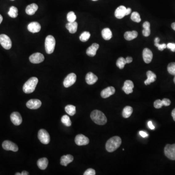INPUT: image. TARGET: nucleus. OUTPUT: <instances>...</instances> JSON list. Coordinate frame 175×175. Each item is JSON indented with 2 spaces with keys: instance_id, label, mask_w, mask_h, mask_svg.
Wrapping results in <instances>:
<instances>
[{
  "instance_id": "obj_1",
  "label": "nucleus",
  "mask_w": 175,
  "mask_h": 175,
  "mask_svg": "<svg viewBox=\"0 0 175 175\" xmlns=\"http://www.w3.org/2000/svg\"><path fill=\"white\" fill-rule=\"evenodd\" d=\"M122 144L121 138L118 136H114L109 139L106 144V150L108 152H112L120 147Z\"/></svg>"
},
{
  "instance_id": "obj_2",
  "label": "nucleus",
  "mask_w": 175,
  "mask_h": 175,
  "mask_svg": "<svg viewBox=\"0 0 175 175\" xmlns=\"http://www.w3.org/2000/svg\"><path fill=\"white\" fill-rule=\"evenodd\" d=\"M92 120L96 124L104 125L107 122V118L102 112L98 110H95L91 114Z\"/></svg>"
},
{
  "instance_id": "obj_3",
  "label": "nucleus",
  "mask_w": 175,
  "mask_h": 175,
  "mask_svg": "<svg viewBox=\"0 0 175 175\" xmlns=\"http://www.w3.org/2000/svg\"><path fill=\"white\" fill-rule=\"evenodd\" d=\"M38 81V79L36 77H31L28 80L22 88V90L24 93L28 94L33 92L36 89Z\"/></svg>"
},
{
  "instance_id": "obj_4",
  "label": "nucleus",
  "mask_w": 175,
  "mask_h": 175,
  "mask_svg": "<svg viewBox=\"0 0 175 175\" xmlns=\"http://www.w3.org/2000/svg\"><path fill=\"white\" fill-rule=\"evenodd\" d=\"M55 45V40L54 37L49 35L46 37L45 41V47L46 53L51 54L54 51Z\"/></svg>"
},
{
  "instance_id": "obj_5",
  "label": "nucleus",
  "mask_w": 175,
  "mask_h": 175,
  "mask_svg": "<svg viewBox=\"0 0 175 175\" xmlns=\"http://www.w3.org/2000/svg\"><path fill=\"white\" fill-rule=\"evenodd\" d=\"M38 138L43 144H48L50 142V137L48 132L46 130L41 129L38 132Z\"/></svg>"
},
{
  "instance_id": "obj_6",
  "label": "nucleus",
  "mask_w": 175,
  "mask_h": 175,
  "mask_svg": "<svg viewBox=\"0 0 175 175\" xmlns=\"http://www.w3.org/2000/svg\"><path fill=\"white\" fill-rule=\"evenodd\" d=\"M165 155L171 160H175V144H167L165 148Z\"/></svg>"
},
{
  "instance_id": "obj_7",
  "label": "nucleus",
  "mask_w": 175,
  "mask_h": 175,
  "mask_svg": "<svg viewBox=\"0 0 175 175\" xmlns=\"http://www.w3.org/2000/svg\"><path fill=\"white\" fill-rule=\"evenodd\" d=\"M0 44L5 49H10L12 47L11 40L8 36L5 34L0 35Z\"/></svg>"
},
{
  "instance_id": "obj_8",
  "label": "nucleus",
  "mask_w": 175,
  "mask_h": 175,
  "mask_svg": "<svg viewBox=\"0 0 175 175\" xmlns=\"http://www.w3.org/2000/svg\"><path fill=\"white\" fill-rule=\"evenodd\" d=\"M76 80V75L74 73L69 74L63 81L64 86L65 88L70 87L75 84Z\"/></svg>"
},
{
  "instance_id": "obj_9",
  "label": "nucleus",
  "mask_w": 175,
  "mask_h": 175,
  "mask_svg": "<svg viewBox=\"0 0 175 175\" xmlns=\"http://www.w3.org/2000/svg\"><path fill=\"white\" fill-rule=\"evenodd\" d=\"M2 148L7 151H14L17 152L18 151V148L16 144L15 143L11 142L10 140H5L2 144Z\"/></svg>"
},
{
  "instance_id": "obj_10",
  "label": "nucleus",
  "mask_w": 175,
  "mask_h": 175,
  "mask_svg": "<svg viewBox=\"0 0 175 175\" xmlns=\"http://www.w3.org/2000/svg\"><path fill=\"white\" fill-rule=\"evenodd\" d=\"M44 60V57L40 53H34L30 55L29 60L31 63L34 64L40 63Z\"/></svg>"
},
{
  "instance_id": "obj_11",
  "label": "nucleus",
  "mask_w": 175,
  "mask_h": 175,
  "mask_svg": "<svg viewBox=\"0 0 175 175\" xmlns=\"http://www.w3.org/2000/svg\"><path fill=\"white\" fill-rule=\"evenodd\" d=\"M89 138L83 134H79L75 138V143L79 146L87 145L89 144Z\"/></svg>"
},
{
  "instance_id": "obj_12",
  "label": "nucleus",
  "mask_w": 175,
  "mask_h": 175,
  "mask_svg": "<svg viewBox=\"0 0 175 175\" xmlns=\"http://www.w3.org/2000/svg\"><path fill=\"white\" fill-rule=\"evenodd\" d=\"M41 106L42 102L39 99H30L26 103L27 107L31 109H38Z\"/></svg>"
},
{
  "instance_id": "obj_13",
  "label": "nucleus",
  "mask_w": 175,
  "mask_h": 175,
  "mask_svg": "<svg viewBox=\"0 0 175 175\" xmlns=\"http://www.w3.org/2000/svg\"><path fill=\"white\" fill-rule=\"evenodd\" d=\"M10 119L12 123L15 126H19L22 121L21 114L18 112H14L11 114Z\"/></svg>"
},
{
  "instance_id": "obj_14",
  "label": "nucleus",
  "mask_w": 175,
  "mask_h": 175,
  "mask_svg": "<svg viewBox=\"0 0 175 175\" xmlns=\"http://www.w3.org/2000/svg\"><path fill=\"white\" fill-rule=\"evenodd\" d=\"M143 59L146 63H149L153 59V53L149 49L144 48L143 52Z\"/></svg>"
},
{
  "instance_id": "obj_15",
  "label": "nucleus",
  "mask_w": 175,
  "mask_h": 175,
  "mask_svg": "<svg viewBox=\"0 0 175 175\" xmlns=\"http://www.w3.org/2000/svg\"><path fill=\"white\" fill-rule=\"evenodd\" d=\"M133 88L134 84L132 81L129 80H127L124 82L122 90L126 94L128 95L133 92Z\"/></svg>"
},
{
  "instance_id": "obj_16",
  "label": "nucleus",
  "mask_w": 175,
  "mask_h": 175,
  "mask_svg": "<svg viewBox=\"0 0 175 175\" xmlns=\"http://www.w3.org/2000/svg\"><path fill=\"white\" fill-rule=\"evenodd\" d=\"M115 89L113 87H108L102 91L101 96L103 98H107L112 95H114Z\"/></svg>"
},
{
  "instance_id": "obj_17",
  "label": "nucleus",
  "mask_w": 175,
  "mask_h": 175,
  "mask_svg": "<svg viewBox=\"0 0 175 175\" xmlns=\"http://www.w3.org/2000/svg\"><path fill=\"white\" fill-rule=\"evenodd\" d=\"M127 8L124 6H119L115 11V16L118 19L123 18L126 16Z\"/></svg>"
},
{
  "instance_id": "obj_18",
  "label": "nucleus",
  "mask_w": 175,
  "mask_h": 175,
  "mask_svg": "<svg viewBox=\"0 0 175 175\" xmlns=\"http://www.w3.org/2000/svg\"><path fill=\"white\" fill-rule=\"evenodd\" d=\"M27 29L30 32L35 33L39 32L40 31L41 26L38 22H32L28 24Z\"/></svg>"
},
{
  "instance_id": "obj_19",
  "label": "nucleus",
  "mask_w": 175,
  "mask_h": 175,
  "mask_svg": "<svg viewBox=\"0 0 175 175\" xmlns=\"http://www.w3.org/2000/svg\"><path fill=\"white\" fill-rule=\"evenodd\" d=\"M99 47V45L98 44L96 43L92 44V45L87 50V55L90 57H94L96 54L97 51L98 50Z\"/></svg>"
},
{
  "instance_id": "obj_20",
  "label": "nucleus",
  "mask_w": 175,
  "mask_h": 175,
  "mask_svg": "<svg viewBox=\"0 0 175 175\" xmlns=\"http://www.w3.org/2000/svg\"><path fill=\"white\" fill-rule=\"evenodd\" d=\"M85 79L88 84L93 85L98 80V77L92 72H89L87 74Z\"/></svg>"
},
{
  "instance_id": "obj_21",
  "label": "nucleus",
  "mask_w": 175,
  "mask_h": 175,
  "mask_svg": "<svg viewBox=\"0 0 175 175\" xmlns=\"http://www.w3.org/2000/svg\"><path fill=\"white\" fill-rule=\"evenodd\" d=\"M146 75H147V77L148 79L144 81V84L146 85H150L151 83L155 82L157 78L156 75L153 73V71H148L146 73Z\"/></svg>"
},
{
  "instance_id": "obj_22",
  "label": "nucleus",
  "mask_w": 175,
  "mask_h": 175,
  "mask_svg": "<svg viewBox=\"0 0 175 175\" xmlns=\"http://www.w3.org/2000/svg\"><path fill=\"white\" fill-rule=\"evenodd\" d=\"M74 161V157L71 155H66L62 156L60 159V164L63 166H67L68 164Z\"/></svg>"
},
{
  "instance_id": "obj_23",
  "label": "nucleus",
  "mask_w": 175,
  "mask_h": 175,
  "mask_svg": "<svg viewBox=\"0 0 175 175\" xmlns=\"http://www.w3.org/2000/svg\"><path fill=\"white\" fill-rule=\"evenodd\" d=\"M77 27L78 24L76 22H69L66 25V27L71 34H74L76 32L77 30Z\"/></svg>"
},
{
  "instance_id": "obj_24",
  "label": "nucleus",
  "mask_w": 175,
  "mask_h": 175,
  "mask_svg": "<svg viewBox=\"0 0 175 175\" xmlns=\"http://www.w3.org/2000/svg\"><path fill=\"white\" fill-rule=\"evenodd\" d=\"M38 9V6L36 4H32L28 5L26 8V13L29 15H33L36 13Z\"/></svg>"
},
{
  "instance_id": "obj_25",
  "label": "nucleus",
  "mask_w": 175,
  "mask_h": 175,
  "mask_svg": "<svg viewBox=\"0 0 175 175\" xmlns=\"http://www.w3.org/2000/svg\"><path fill=\"white\" fill-rule=\"evenodd\" d=\"M37 165L40 169L45 170L47 167L48 160L46 158H41L37 161Z\"/></svg>"
},
{
  "instance_id": "obj_26",
  "label": "nucleus",
  "mask_w": 175,
  "mask_h": 175,
  "mask_svg": "<svg viewBox=\"0 0 175 175\" xmlns=\"http://www.w3.org/2000/svg\"><path fill=\"white\" fill-rule=\"evenodd\" d=\"M138 32L136 31H127L124 34V38L126 40H131L136 38Z\"/></svg>"
},
{
  "instance_id": "obj_27",
  "label": "nucleus",
  "mask_w": 175,
  "mask_h": 175,
  "mask_svg": "<svg viewBox=\"0 0 175 175\" xmlns=\"http://www.w3.org/2000/svg\"><path fill=\"white\" fill-rule=\"evenodd\" d=\"M102 36L105 40H108L112 39V34L109 28H106L102 31Z\"/></svg>"
},
{
  "instance_id": "obj_28",
  "label": "nucleus",
  "mask_w": 175,
  "mask_h": 175,
  "mask_svg": "<svg viewBox=\"0 0 175 175\" xmlns=\"http://www.w3.org/2000/svg\"><path fill=\"white\" fill-rule=\"evenodd\" d=\"M144 29L143 30V34L144 37H149L150 33H151V31H150V24L149 22H144L143 25Z\"/></svg>"
},
{
  "instance_id": "obj_29",
  "label": "nucleus",
  "mask_w": 175,
  "mask_h": 175,
  "mask_svg": "<svg viewBox=\"0 0 175 175\" xmlns=\"http://www.w3.org/2000/svg\"><path fill=\"white\" fill-rule=\"evenodd\" d=\"M133 112L132 108L130 106H126L124 108L122 112V115L124 118H128L131 116Z\"/></svg>"
},
{
  "instance_id": "obj_30",
  "label": "nucleus",
  "mask_w": 175,
  "mask_h": 175,
  "mask_svg": "<svg viewBox=\"0 0 175 175\" xmlns=\"http://www.w3.org/2000/svg\"><path fill=\"white\" fill-rule=\"evenodd\" d=\"M65 109L66 112L70 116H73L76 113V108L73 105H67L66 106Z\"/></svg>"
},
{
  "instance_id": "obj_31",
  "label": "nucleus",
  "mask_w": 175,
  "mask_h": 175,
  "mask_svg": "<svg viewBox=\"0 0 175 175\" xmlns=\"http://www.w3.org/2000/svg\"><path fill=\"white\" fill-rule=\"evenodd\" d=\"M8 15L12 18H16L18 15V9L16 7L12 6L9 9L8 12Z\"/></svg>"
},
{
  "instance_id": "obj_32",
  "label": "nucleus",
  "mask_w": 175,
  "mask_h": 175,
  "mask_svg": "<svg viewBox=\"0 0 175 175\" xmlns=\"http://www.w3.org/2000/svg\"><path fill=\"white\" fill-rule=\"evenodd\" d=\"M127 64L126 59L123 57H120L118 59L116 62V65L120 69H123L124 68V66Z\"/></svg>"
},
{
  "instance_id": "obj_33",
  "label": "nucleus",
  "mask_w": 175,
  "mask_h": 175,
  "mask_svg": "<svg viewBox=\"0 0 175 175\" xmlns=\"http://www.w3.org/2000/svg\"><path fill=\"white\" fill-rule=\"evenodd\" d=\"M61 122L66 127H70L71 122L69 116L67 115H64L61 118Z\"/></svg>"
},
{
  "instance_id": "obj_34",
  "label": "nucleus",
  "mask_w": 175,
  "mask_h": 175,
  "mask_svg": "<svg viewBox=\"0 0 175 175\" xmlns=\"http://www.w3.org/2000/svg\"><path fill=\"white\" fill-rule=\"evenodd\" d=\"M91 34L89 32H84L83 33L81 34V35L80 36V40L82 42H86L88 40L90 39Z\"/></svg>"
},
{
  "instance_id": "obj_35",
  "label": "nucleus",
  "mask_w": 175,
  "mask_h": 175,
  "mask_svg": "<svg viewBox=\"0 0 175 175\" xmlns=\"http://www.w3.org/2000/svg\"><path fill=\"white\" fill-rule=\"evenodd\" d=\"M131 19L132 21L136 22H140L141 21L140 15L137 12H133L131 14Z\"/></svg>"
},
{
  "instance_id": "obj_36",
  "label": "nucleus",
  "mask_w": 175,
  "mask_h": 175,
  "mask_svg": "<svg viewBox=\"0 0 175 175\" xmlns=\"http://www.w3.org/2000/svg\"><path fill=\"white\" fill-rule=\"evenodd\" d=\"M167 71L168 73L172 75H175V63L171 62L167 66Z\"/></svg>"
},
{
  "instance_id": "obj_37",
  "label": "nucleus",
  "mask_w": 175,
  "mask_h": 175,
  "mask_svg": "<svg viewBox=\"0 0 175 175\" xmlns=\"http://www.w3.org/2000/svg\"><path fill=\"white\" fill-rule=\"evenodd\" d=\"M67 20L69 22H74L76 20V16L73 11H71L67 14Z\"/></svg>"
},
{
  "instance_id": "obj_38",
  "label": "nucleus",
  "mask_w": 175,
  "mask_h": 175,
  "mask_svg": "<svg viewBox=\"0 0 175 175\" xmlns=\"http://www.w3.org/2000/svg\"><path fill=\"white\" fill-rule=\"evenodd\" d=\"M164 106L163 102L162 100H161L160 99L156 100L154 103V106L156 108H160Z\"/></svg>"
},
{
  "instance_id": "obj_39",
  "label": "nucleus",
  "mask_w": 175,
  "mask_h": 175,
  "mask_svg": "<svg viewBox=\"0 0 175 175\" xmlns=\"http://www.w3.org/2000/svg\"><path fill=\"white\" fill-rule=\"evenodd\" d=\"M155 46L157 47L160 51H163L165 49L167 48V45L165 43L159 44V43H155Z\"/></svg>"
},
{
  "instance_id": "obj_40",
  "label": "nucleus",
  "mask_w": 175,
  "mask_h": 175,
  "mask_svg": "<svg viewBox=\"0 0 175 175\" xmlns=\"http://www.w3.org/2000/svg\"><path fill=\"white\" fill-rule=\"evenodd\" d=\"M84 175H96V171L95 170L93 169L92 168H89L85 172H84Z\"/></svg>"
},
{
  "instance_id": "obj_41",
  "label": "nucleus",
  "mask_w": 175,
  "mask_h": 175,
  "mask_svg": "<svg viewBox=\"0 0 175 175\" xmlns=\"http://www.w3.org/2000/svg\"><path fill=\"white\" fill-rule=\"evenodd\" d=\"M167 48L169 49L172 52H175V43H169L167 44Z\"/></svg>"
},
{
  "instance_id": "obj_42",
  "label": "nucleus",
  "mask_w": 175,
  "mask_h": 175,
  "mask_svg": "<svg viewBox=\"0 0 175 175\" xmlns=\"http://www.w3.org/2000/svg\"><path fill=\"white\" fill-rule=\"evenodd\" d=\"M162 102H163V104H164V106H169L171 104V101L169 99H167V98H164V99H162Z\"/></svg>"
},
{
  "instance_id": "obj_43",
  "label": "nucleus",
  "mask_w": 175,
  "mask_h": 175,
  "mask_svg": "<svg viewBox=\"0 0 175 175\" xmlns=\"http://www.w3.org/2000/svg\"><path fill=\"white\" fill-rule=\"evenodd\" d=\"M140 135L142 136L143 138H146L148 137L149 134L145 132L144 131H140L139 132Z\"/></svg>"
},
{
  "instance_id": "obj_44",
  "label": "nucleus",
  "mask_w": 175,
  "mask_h": 175,
  "mask_svg": "<svg viewBox=\"0 0 175 175\" xmlns=\"http://www.w3.org/2000/svg\"><path fill=\"white\" fill-rule=\"evenodd\" d=\"M148 126H149V128L150 129H152V130L155 129L154 126L153 125L151 121H149V122H148Z\"/></svg>"
},
{
  "instance_id": "obj_45",
  "label": "nucleus",
  "mask_w": 175,
  "mask_h": 175,
  "mask_svg": "<svg viewBox=\"0 0 175 175\" xmlns=\"http://www.w3.org/2000/svg\"><path fill=\"white\" fill-rule=\"evenodd\" d=\"M133 59L132 58L130 57H128L126 59V62L127 63H130L132 61Z\"/></svg>"
},
{
  "instance_id": "obj_46",
  "label": "nucleus",
  "mask_w": 175,
  "mask_h": 175,
  "mask_svg": "<svg viewBox=\"0 0 175 175\" xmlns=\"http://www.w3.org/2000/svg\"><path fill=\"white\" fill-rule=\"evenodd\" d=\"M131 12V9L130 8H127V11H126V16L130 14Z\"/></svg>"
},
{
  "instance_id": "obj_47",
  "label": "nucleus",
  "mask_w": 175,
  "mask_h": 175,
  "mask_svg": "<svg viewBox=\"0 0 175 175\" xmlns=\"http://www.w3.org/2000/svg\"><path fill=\"white\" fill-rule=\"evenodd\" d=\"M172 116L173 117V119L175 121V108L172 112Z\"/></svg>"
},
{
  "instance_id": "obj_48",
  "label": "nucleus",
  "mask_w": 175,
  "mask_h": 175,
  "mask_svg": "<svg viewBox=\"0 0 175 175\" xmlns=\"http://www.w3.org/2000/svg\"><path fill=\"white\" fill-rule=\"evenodd\" d=\"M22 175H29V173L28 172L26 171H23L22 172V173H21Z\"/></svg>"
},
{
  "instance_id": "obj_49",
  "label": "nucleus",
  "mask_w": 175,
  "mask_h": 175,
  "mask_svg": "<svg viewBox=\"0 0 175 175\" xmlns=\"http://www.w3.org/2000/svg\"><path fill=\"white\" fill-rule=\"evenodd\" d=\"M160 40V39H159V38H158V37H157V38H156L154 40L155 43H159Z\"/></svg>"
},
{
  "instance_id": "obj_50",
  "label": "nucleus",
  "mask_w": 175,
  "mask_h": 175,
  "mask_svg": "<svg viewBox=\"0 0 175 175\" xmlns=\"http://www.w3.org/2000/svg\"><path fill=\"white\" fill-rule=\"evenodd\" d=\"M171 27L172 28V29L175 31V22H173V23L171 24Z\"/></svg>"
},
{
  "instance_id": "obj_51",
  "label": "nucleus",
  "mask_w": 175,
  "mask_h": 175,
  "mask_svg": "<svg viewBox=\"0 0 175 175\" xmlns=\"http://www.w3.org/2000/svg\"><path fill=\"white\" fill-rule=\"evenodd\" d=\"M2 20H3V18H2V16L0 14V24L2 23Z\"/></svg>"
},
{
  "instance_id": "obj_52",
  "label": "nucleus",
  "mask_w": 175,
  "mask_h": 175,
  "mask_svg": "<svg viewBox=\"0 0 175 175\" xmlns=\"http://www.w3.org/2000/svg\"><path fill=\"white\" fill-rule=\"evenodd\" d=\"M15 175H22V174H21V173H16V174H15Z\"/></svg>"
},
{
  "instance_id": "obj_53",
  "label": "nucleus",
  "mask_w": 175,
  "mask_h": 175,
  "mask_svg": "<svg viewBox=\"0 0 175 175\" xmlns=\"http://www.w3.org/2000/svg\"><path fill=\"white\" fill-rule=\"evenodd\" d=\"M174 82L175 84V77H174Z\"/></svg>"
},
{
  "instance_id": "obj_54",
  "label": "nucleus",
  "mask_w": 175,
  "mask_h": 175,
  "mask_svg": "<svg viewBox=\"0 0 175 175\" xmlns=\"http://www.w3.org/2000/svg\"><path fill=\"white\" fill-rule=\"evenodd\" d=\"M92 1H97V0H92Z\"/></svg>"
},
{
  "instance_id": "obj_55",
  "label": "nucleus",
  "mask_w": 175,
  "mask_h": 175,
  "mask_svg": "<svg viewBox=\"0 0 175 175\" xmlns=\"http://www.w3.org/2000/svg\"><path fill=\"white\" fill-rule=\"evenodd\" d=\"M11 1H14V0H11Z\"/></svg>"
}]
</instances>
